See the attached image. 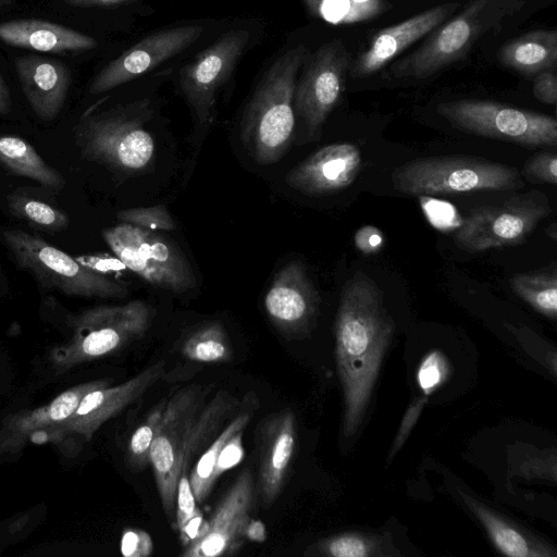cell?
<instances>
[{"label":"cell","mask_w":557,"mask_h":557,"mask_svg":"<svg viewBox=\"0 0 557 557\" xmlns=\"http://www.w3.org/2000/svg\"><path fill=\"white\" fill-rule=\"evenodd\" d=\"M0 236L16 263L48 287L88 297H124L127 288L101 272L18 228H1Z\"/></svg>","instance_id":"5"},{"label":"cell","mask_w":557,"mask_h":557,"mask_svg":"<svg viewBox=\"0 0 557 557\" xmlns=\"http://www.w3.org/2000/svg\"><path fill=\"white\" fill-rule=\"evenodd\" d=\"M499 61L521 74L533 75L556 67L557 32L536 29L508 42L498 51Z\"/></svg>","instance_id":"25"},{"label":"cell","mask_w":557,"mask_h":557,"mask_svg":"<svg viewBox=\"0 0 557 557\" xmlns=\"http://www.w3.org/2000/svg\"><path fill=\"white\" fill-rule=\"evenodd\" d=\"M76 138L87 159L126 172L147 169L156 150L140 120L126 113L89 117L78 126Z\"/></svg>","instance_id":"10"},{"label":"cell","mask_w":557,"mask_h":557,"mask_svg":"<svg viewBox=\"0 0 557 557\" xmlns=\"http://www.w3.org/2000/svg\"><path fill=\"white\" fill-rule=\"evenodd\" d=\"M258 399L253 393L245 395L237 408L236 414L232 417L220 434L202 451L188 474L189 483L198 504H202L208 498L218 480L215 469L223 448L234 435L245 431L255 414Z\"/></svg>","instance_id":"24"},{"label":"cell","mask_w":557,"mask_h":557,"mask_svg":"<svg viewBox=\"0 0 557 557\" xmlns=\"http://www.w3.org/2000/svg\"><path fill=\"white\" fill-rule=\"evenodd\" d=\"M308 10L318 18L334 25L367 22L385 13V0H304Z\"/></svg>","instance_id":"29"},{"label":"cell","mask_w":557,"mask_h":557,"mask_svg":"<svg viewBox=\"0 0 557 557\" xmlns=\"http://www.w3.org/2000/svg\"><path fill=\"white\" fill-rule=\"evenodd\" d=\"M359 147L351 143L325 146L292 169L286 184L307 195H325L350 186L361 169Z\"/></svg>","instance_id":"19"},{"label":"cell","mask_w":557,"mask_h":557,"mask_svg":"<svg viewBox=\"0 0 557 557\" xmlns=\"http://www.w3.org/2000/svg\"><path fill=\"white\" fill-rule=\"evenodd\" d=\"M153 544L149 534L143 530L124 532L121 550L127 557H147L152 553Z\"/></svg>","instance_id":"39"},{"label":"cell","mask_w":557,"mask_h":557,"mask_svg":"<svg viewBox=\"0 0 557 557\" xmlns=\"http://www.w3.org/2000/svg\"><path fill=\"white\" fill-rule=\"evenodd\" d=\"M509 285L512 292L534 310L549 319H556L557 273L555 269L516 274L510 278Z\"/></svg>","instance_id":"30"},{"label":"cell","mask_w":557,"mask_h":557,"mask_svg":"<svg viewBox=\"0 0 557 557\" xmlns=\"http://www.w3.org/2000/svg\"><path fill=\"white\" fill-rule=\"evenodd\" d=\"M395 332L379 286L356 273L343 288L336 315V363L344 391V432L350 436L367 408L383 356Z\"/></svg>","instance_id":"1"},{"label":"cell","mask_w":557,"mask_h":557,"mask_svg":"<svg viewBox=\"0 0 557 557\" xmlns=\"http://www.w3.org/2000/svg\"><path fill=\"white\" fill-rule=\"evenodd\" d=\"M465 503L481 521L497 550L510 557H556L547 542L523 529L472 496L460 493Z\"/></svg>","instance_id":"23"},{"label":"cell","mask_w":557,"mask_h":557,"mask_svg":"<svg viewBox=\"0 0 557 557\" xmlns=\"http://www.w3.org/2000/svg\"><path fill=\"white\" fill-rule=\"evenodd\" d=\"M0 39L10 46L54 53L89 50L97 46L88 35L34 18L0 23Z\"/></svg>","instance_id":"22"},{"label":"cell","mask_w":557,"mask_h":557,"mask_svg":"<svg viewBox=\"0 0 557 557\" xmlns=\"http://www.w3.org/2000/svg\"><path fill=\"white\" fill-rule=\"evenodd\" d=\"M133 1L136 0H65L67 4L74 7L115 5Z\"/></svg>","instance_id":"42"},{"label":"cell","mask_w":557,"mask_h":557,"mask_svg":"<svg viewBox=\"0 0 557 557\" xmlns=\"http://www.w3.org/2000/svg\"><path fill=\"white\" fill-rule=\"evenodd\" d=\"M550 212L543 193L518 195L499 205L474 209L456 232L455 242L468 252L520 244Z\"/></svg>","instance_id":"8"},{"label":"cell","mask_w":557,"mask_h":557,"mask_svg":"<svg viewBox=\"0 0 557 557\" xmlns=\"http://www.w3.org/2000/svg\"><path fill=\"white\" fill-rule=\"evenodd\" d=\"M449 373L450 366L446 356L440 350H432L420 362L417 382L428 397L447 380Z\"/></svg>","instance_id":"37"},{"label":"cell","mask_w":557,"mask_h":557,"mask_svg":"<svg viewBox=\"0 0 557 557\" xmlns=\"http://www.w3.org/2000/svg\"><path fill=\"white\" fill-rule=\"evenodd\" d=\"M264 539V525L261 523V521L251 520L247 530V540L263 541Z\"/></svg>","instance_id":"43"},{"label":"cell","mask_w":557,"mask_h":557,"mask_svg":"<svg viewBox=\"0 0 557 557\" xmlns=\"http://www.w3.org/2000/svg\"><path fill=\"white\" fill-rule=\"evenodd\" d=\"M9 207L17 218L47 232H60L70 224L64 212L25 196H11Z\"/></svg>","instance_id":"33"},{"label":"cell","mask_w":557,"mask_h":557,"mask_svg":"<svg viewBox=\"0 0 557 557\" xmlns=\"http://www.w3.org/2000/svg\"><path fill=\"white\" fill-rule=\"evenodd\" d=\"M249 37L246 29L230 30L181 70L182 90L201 124L212 120L218 91L231 76Z\"/></svg>","instance_id":"13"},{"label":"cell","mask_w":557,"mask_h":557,"mask_svg":"<svg viewBox=\"0 0 557 557\" xmlns=\"http://www.w3.org/2000/svg\"><path fill=\"white\" fill-rule=\"evenodd\" d=\"M109 385L108 380H99L76 386L59 395L51 404L42 409H38L23 418L20 422V429L29 430L52 422L65 421L76 410L82 398L90 391Z\"/></svg>","instance_id":"32"},{"label":"cell","mask_w":557,"mask_h":557,"mask_svg":"<svg viewBox=\"0 0 557 557\" xmlns=\"http://www.w3.org/2000/svg\"><path fill=\"white\" fill-rule=\"evenodd\" d=\"M310 52L298 45L277 58L258 84L242 122V140L261 165L277 162L290 145L295 115L293 100L298 71Z\"/></svg>","instance_id":"2"},{"label":"cell","mask_w":557,"mask_h":557,"mask_svg":"<svg viewBox=\"0 0 557 557\" xmlns=\"http://www.w3.org/2000/svg\"><path fill=\"white\" fill-rule=\"evenodd\" d=\"M200 409V386H186L172 395L165 401L149 453L161 505L174 530L176 487L182 473L183 453Z\"/></svg>","instance_id":"9"},{"label":"cell","mask_w":557,"mask_h":557,"mask_svg":"<svg viewBox=\"0 0 557 557\" xmlns=\"http://www.w3.org/2000/svg\"><path fill=\"white\" fill-rule=\"evenodd\" d=\"M182 352L185 358L198 362H226L233 358L226 331L218 321L193 332L184 342Z\"/></svg>","instance_id":"31"},{"label":"cell","mask_w":557,"mask_h":557,"mask_svg":"<svg viewBox=\"0 0 557 557\" xmlns=\"http://www.w3.org/2000/svg\"><path fill=\"white\" fill-rule=\"evenodd\" d=\"M522 176L534 184H557V154L554 151H543L527 161Z\"/></svg>","instance_id":"38"},{"label":"cell","mask_w":557,"mask_h":557,"mask_svg":"<svg viewBox=\"0 0 557 557\" xmlns=\"http://www.w3.org/2000/svg\"><path fill=\"white\" fill-rule=\"evenodd\" d=\"M258 480L256 493L261 506L270 508L282 493L295 454L296 417L292 409L272 412L262 419L256 431Z\"/></svg>","instance_id":"17"},{"label":"cell","mask_w":557,"mask_h":557,"mask_svg":"<svg viewBox=\"0 0 557 557\" xmlns=\"http://www.w3.org/2000/svg\"><path fill=\"white\" fill-rule=\"evenodd\" d=\"M385 539L364 532H343L310 545L305 555L327 557H377L393 555Z\"/></svg>","instance_id":"28"},{"label":"cell","mask_w":557,"mask_h":557,"mask_svg":"<svg viewBox=\"0 0 557 557\" xmlns=\"http://www.w3.org/2000/svg\"><path fill=\"white\" fill-rule=\"evenodd\" d=\"M203 515L197 506L187 472L180 475L175 497V530L185 546L197 534Z\"/></svg>","instance_id":"34"},{"label":"cell","mask_w":557,"mask_h":557,"mask_svg":"<svg viewBox=\"0 0 557 557\" xmlns=\"http://www.w3.org/2000/svg\"><path fill=\"white\" fill-rule=\"evenodd\" d=\"M11 108L10 90L0 75V114H5Z\"/></svg>","instance_id":"44"},{"label":"cell","mask_w":557,"mask_h":557,"mask_svg":"<svg viewBox=\"0 0 557 557\" xmlns=\"http://www.w3.org/2000/svg\"><path fill=\"white\" fill-rule=\"evenodd\" d=\"M437 112L455 128L473 135L529 148L557 145V121L550 115L475 99L442 102Z\"/></svg>","instance_id":"6"},{"label":"cell","mask_w":557,"mask_h":557,"mask_svg":"<svg viewBox=\"0 0 557 557\" xmlns=\"http://www.w3.org/2000/svg\"><path fill=\"white\" fill-rule=\"evenodd\" d=\"M319 302V295L300 261H290L281 268L264 297L270 321L288 338H300L311 331Z\"/></svg>","instance_id":"15"},{"label":"cell","mask_w":557,"mask_h":557,"mask_svg":"<svg viewBox=\"0 0 557 557\" xmlns=\"http://www.w3.org/2000/svg\"><path fill=\"white\" fill-rule=\"evenodd\" d=\"M165 361L159 360L126 382L113 387H100L88 392L64 425L88 437L108 419L114 417L164 374Z\"/></svg>","instance_id":"20"},{"label":"cell","mask_w":557,"mask_h":557,"mask_svg":"<svg viewBox=\"0 0 557 557\" xmlns=\"http://www.w3.org/2000/svg\"><path fill=\"white\" fill-rule=\"evenodd\" d=\"M154 318V309L140 299L120 306H101L83 313L74 344L78 357L111 354L141 338Z\"/></svg>","instance_id":"14"},{"label":"cell","mask_w":557,"mask_h":557,"mask_svg":"<svg viewBox=\"0 0 557 557\" xmlns=\"http://www.w3.org/2000/svg\"><path fill=\"white\" fill-rule=\"evenodd\" d=\"M305 64L295 88V109L310 136H317L344 92L351 61L343 42L334 39L309 54Z\"/></svg>","instance_id":"11"},{"label":"cell","mask_w":557,"mask_h":557,"mask_svg":"<svg viewBox=\"0 0 557 557\" xmlns=\"http://www.w3.org/2000/svg\"><path fill=\"white\" fill-rule=\"evenodd\" d=\"M459 5V2L443 3L379 30L371 38L369 47L351 63L350 77L361 78L374 74L409 46L437 28Z\"/></svg>","instance_id":"18"},{"label":"cell","mask_w":557,"mask_h":557,"mask_svg":"<svg viewBox=\"0 0 557 557\" xmlns=\"http://www.w3.org/2000/svg\"><path fill=\"white\" fill-rule=\"evenodd\" d=\"M524 0H471L463 10L434 33L412 53L395 62L396 78H425L461 59L482 36L502 27L519 12Z\"/></svg>","instance_id":"3"},{"label":"cell","mask_w":557,"mask_h":557,"mask_svg":"<svg viewBox=\"0 0 557 557\" xmlns=\"http://www.w3.org/2000/svg\"><path fill=\"white\" fill-rule=\"evenodd\" d=\"M239 400L226 391H219L215 396L200 409L188 434L182 459V473L187 472L193 459L202 453L216 437L218 431L237 410ZM181 473V474H182Z\"/></svg>","instance_id":"26"},{"label":"cell","mask_w":557,"mask_h":557,"mask_svg":"<svg viewBox=\"0 0 557 557\" xmlns=\"http://www.w3.org/2000/svg\"><path fill=\"white\" fill-rule=\"evenodd\" d=\"M547 235L553 239H557V226L556 223H553L548 228H546Z\"/></svg>","instance_id":"45"},{"label":"cell","mask_w":557,"mask_h":557,"mask_svg":"<svg viewBox=\"0 0 557 557\" xmlns=\"http://www.w3.org/2000/svg\"><path fill=\"white\" fill-rule=\"evenodd\" d=\"M102 236L122 264L148 283L175 293L196 287L184 253L156 231L121 223L104 230Z\"/></svg>","instance_id":"7"},{"label":"cell","mask_w":557,"mask_h":557,"mask_svg":"<svg viewBox=\"0 0 557 557\" xmlns=\"http://www.w3.org/2000/svg\"><path fill=\"white\" fill-rule=\"evenodd\" d=\"M555 69H547L540 73L534 79L533 95L546 104H556L557 102V77Z\"/></svg>","instance_id":"40"},{"label":"cell","mask_w":557,"mask_h":557,"mask_svg":"<svg viewBox=\"0 0 557 557\" xmlns=\"http://www.w3.org/2000/svg\"><path fill=\"white\" fill-rule=\"evenodd\" d=\"M7 1H9V0H7Z\"/></svg>","instance_id":"46"},{"label":"cell","mask_w":557,"mask_h":557,"mask_svg":"<svg viewBox=\"0 0 557 557\" xmlns=\"http://www.w3.org/2000/svg\"><path fill=\"white\" fill-rule=\"evenodd\" d=\"M122 223L132 224L150 231H172L176 224L162 205L125 209L116 212Z\"/></svg>","instance_id":"36"},{"label":"cell","mask_w":557,"mask_h":557,"mask_svg":"<svg viewBox=\"0 0 557 557\" xmlns=\"http://www.w3.org/2000/svg\"><path fill=\"white\" fill-rule=\"evenodd\" d=\"M256 487L244 469L202 522L195 537L183 546V557H220L237 554L247 540Z\"/></svg>","instance_id":"12"},{"label":"cell","mask_w":557,"mask_h":557,"mask_svg":"<svg viewBox=\"0 0 557 557\" xmlns=\"http://www.w3.org/2000/svg\"><path fill=\"white\" fill-rule=\"evenodd\" d=\"M23 92L36 115L44 121L53 120L63 108L71 72L59 60L38 55H24L15 60Z\"/></svg>","instance_id":"21"},{"label":"cell","mask_w":557,"mask_h":557,"mask_svg":"<svg viewBox=\"0 0 557 557\" xmlns=\"http://www.w3.org/2000/svg\"><path fill=\"white\" fill-rule=\"evenodd\" d=\"M165 400L160 401L147 419L134 431L127 446V460L132 469L139 471L149 463V453L158 431Z\"/></svg>","instance_id":"35"},{"label":"cell","mask_w":557,"mask_h":557,"mask_svg":"<svg viewBox=\"0 0 557 557\" xmlns=\"http://www.w3.org/2000/svg\"><path fill=\"white\" fill-rule=\"evenodd\" d=\"M394 188L410 196L512 190L524 186L516 168L483 158L447 156L419 158L396 168Z\"/></svg>","instance_id":"4"},{"label":"cell","mask_w":557,"mask_h":557,"mask_svg":"<svg viewBox=\"0 0 557 557\" xmlns=\"http://www.w3.org/2000/svg\"><path fill=\"white\" fill-rule=\"evenodd\" d=\"M0 162L47 187L61 189L65 184L61 173L48 165L30 144L16 136H0Z\"/></svg>","instance_id":"27"},{"label":"cell","mask_w":557,"mask_h":557,"mask_svg":"<svg viewBox=\"0 0 557 557\" xmlns=\"http://www.w3.org/2000/svg\"><path fill=\"white\" fill-rule=\"evenodd\" d=\"M383 232L372 225H366L356 231L354 242L356 248L364 255L377 252L384 246Z\"/></svg>","instance_id":"41"},{"label":"cell","mask_w":557,"mask_h":557,"mask_svg":"<svg viewBox=\"0 0 557 557\" xmlns=\"http://www.w3.org/2000/svg\"><path fill=\"white\" fill-rule=\"evenodd\" d=\"M201 34V26L184 25L145 37L98 73L90 85V92L101 94L139 77L182 52Z\"/></svg>","instance_id":"16"}]
</instances>
